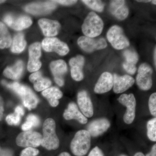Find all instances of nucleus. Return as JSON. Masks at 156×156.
Masks as SVG:
<instances>
[{
  "label": "nucleus",
  "instance_id": "f257e3e1",
  "mask_svg": "<svg viewBox=\"0 0 156 156\" xmlns=\"http://www.w3.org/2000/svg\"><path fill=\"white\" fill-rule=\"evenodd\" d=\"M2 83L17 93L21 98L23 105L29 110H30L37 107L39 102L38 99L28 87L21 85L17 82L8 84L5 81H2Z\"/></svg>",
  "mask_w": 156,
  "mask_h": 156
},
{
  "label": "nucleus",
  "instance_id": "f03ea898",
  "mask_svg": "<svg viewBox=\"0 0 156 156\" xmlns=\"http://www.w3.org/2000/svg\"><path fill=\"white\" fill-rule=\"evenodd\" d=\"M41 145L48 150H55L59 146V140L56 133V123L52 119H47L43 124Z\"/></svg>",
  "mask_w": 156,
  "mask_h": 156
},
{
  "label": "nucleus",
  "instance_id": "7ed1b4c3",
  "mask_svg": "<svg viewBox=\"0 0 156 156\" xmlns=\"http://www.w3.org/2000/svg\"><path fill=\"white\" fill-rule=\"evenodd\" d=\"M91 136L87 130L77 131L70 144L72 152L76 156L87 154L91 147Z\"/></svg>",
  "mask_w": 156,
  "mask_h": 156
},
{
  "label": "nucleus",
  "instance_id": "20e7f679",
  "mask_svg": "<svg viewBox=\"0 0 156 156\" xmlns=\"http://www.w3.org/2000/svg\"><path fill=\"white\" fill-rule=\"evenodd\" d=\"M103 27L102 20L95 12H91L85 18L82 29L85 36L94 38L100 35Z\"/></svg>",
  "mask_w": 156,
  "mask_h": 156
},
{
  "label": "nucleus",
  "instance_id": "39448f33",
  "mask_svg": "<svg viewBox=\"0 0 156 156\" xmlns=\"http://www.w3.org/2000/svg\"><path fill=\"white\" fill-rule=\"evenodd\" d=\"M107 38L112 46L116 50H122L130 44L129 40L124 34L122 29L119 26H113L109 29L107 33Z\"/></svg>",
  "mask_w": 156,
  "mask_h": 156
},
{
  "label": "nucleus",
  "instance_id": "423d86ee",
  "mask_svg": "<svg viewBox=\"0 0 156 156\" xmlns=\"http://www.w3.org/2000/svg\"><path fill=\"white\" fill-rule=\"evenodd\" d=\"M41 134L34 131H25L18 134L16 139L17 145L21 147H37L41 145Z\"/></svg>",
  "mask_w": 156,
  "mask_h": 156
},
{
  "label": "nucleus",
  "instance_id": "0eeeda50",
  "mask_svg": "<svg viewBox=\"0 0 156 156\" xmlns=\"http://www.w3.org/2000/svg\"><path fill=\"white\" fill-rule=\"evenodd\" d=\"M152 69L148 64L142 63L140 66L136 76V83L141 90L147 91L151 89L152 86Z\"/></svg>",
  "mask_w": 156,
  "mask_h": 156
},
{
  "label": "nucleus",
  "instance_id": "6e6552de",
  "mask_svg": "<svg viewBox=\"0 0 156 156\" xmlns=\"http://www.w3.org/2000/svg\"><path fill=\"white\" fill-rule=\"evenodd\" d=\"M121 104L126 106L127 110L123 117L124 122L127 124H131L135 119L136 101L133 94H122L118 98Z\"/></svg>",
  "mask_w": 156,
  "mask_h": 156
},
{
  "label": "nucleus",
  "instance_id": "1a4fd4ad",
  "mask_svg": "<svg viewBox=\"0 0 156 156\" xmlns=\"http://www.w3.org/2000/svg\"><path fill=\"white\" fill-rule=\"evenodd\" d=\"M77 43L81 49L87 53H92L95 50H102L107 46L106 40L103 38L95 39L82 36L78 39Z\"/></svg>",
  "mask_w": 156,
  "mask_h": 156
},
{
  "label": "nucleus",
  "instance_id": "9d476101",
  "mask_svg": "<svg viewBox=\"0 0 156 156\" xmlns=\"http://www.w3.org/2000/svg\"><path fill=\"white\" fill-rule=\"evenodd\" d=\"M41 46L46 52H55L60 56L66 55L69 51V48L66 43L53 37H46L44 39Z\"/></svg>",
  "mask_w": 156,
  "mask_h": 156
},
{
  "label": "nucleus",
  "instance_id": "9b49d317",
  "mask_svg": "<svg viewBox=\"0 0 156 156\" xmlns=\"http://www.w3.org/2000/svg\"><path fill=\"white\" fill-rule=\"evenodd\" d=\"M41 44L40 43H35L29 48V59L27 64V69L30 72L37 71L41 67V62L39 58L41 55Z\"/></svg>",
  "mask_w": 156,
  "mask_h": 156
},
{
  "label": "nucleus",
  "instance_id": "f8f14e48",
  "mask_svg": "<svg viewBox=\"0 0 156 156\" xmlns=\"http://www.w3.org/2000/svg\"><path fill=\"white\" fill-rule=\"evenodd\" d=\"M4 21L9 27L16 30L25 29L32 24L30 17L24 15L14 16L11 14H7L4 17Z\"/></svg>",
  "mask_w": 156,
  "mask_h": 156
},
{
  "label": "nucleus",
  "instance_id": "ddd939ff",
  "mask_svg": "<svg viewBox=\"0 0 156 156\" xmlns=\"http://www.w3.org/2000/svg\"><path fill=\"white\" fill-rule=\"evenodd\" d=\"M77 103L80 109L85 117L91 118L93 115V105L87 91L82 90L78 93Z\"/></svg>",
  "mask_w": 156,
  "mask_h": 156
},
{
  "label": "nucleus",
  "instance_id": "4468645a",
  "mask_svg": "<svg viewBox=\"0 0 156 156\" xmlns=\"http://www.w3.org/2000/svg\"><path fill=\"white\" fill-rule=\"evenodd\" d=\"M113 91L116 94L122 93L132 87L135 82L134 78L130 76L125 75L113 76Z\"/></svg>",
  "mask_w": 156,
  "mask_h": 156
},
{
  "label": "nucleus",
  "instance_id": "2eb2a0df",
  "mask_svg": "<svg viewBox=\"0 0 156 156\" xmlns=\"http://www.w3.org/2000/svg\"><path fill=\"white\" fill-rule=\"evenodd\" d=\"M110 127V122L105 118H100L89 123L87 131L91 136L97 137L107 131Z\"/></svg>",
  "mask_w": 156,
  "mask_h": 156
},
{
  "label": "nucleus",
  "instance_id": "dca6fc26",
  "mask_svg": "<svg viewBox=\"0 0 156 156\" xmlns=\"http://www.w3.org/2000/svg\"><path fill=\"white\" fill-rule=\"evenodd\" d=\"M38 24L44 35L47 37L57 35L61 28V25L58 21L45 18L40 19Z\"/></svg>",
  "mask_w": 156,
  "mask_h": 156
},
{
  "label": "nucleus",
  "instance_id": "f3484780",
  "mask_svg": "<svg viewBox=\"0 0 156 156\" xmlns=\"http://www.w3.org/2000/svg\"><path fill=\"white\" fill-rule=\"evenodd\" d=\"M85 63V58L83 56L78 55L71 58L69 64L71 66V75L74 80L80 81L83 79V69Z\"/></svg>",
  "mask_w": 156,
  "mask_h": 156
},
{
  "label": "nucleus",
  "instance_id": "a211bd4d",
  "mask_svg": "<svg viewBox=\"0 0 156 156\" xmlns=\"http://www.w3.org/2000/svg\"><path fill=\"white\" fill-rule=\"evenodd\" d=\"M113 86V77L109 72L103 73L95 84L94 92L101 94L110 91Z\"/></svg>",
  "mask_w": 156,
  "mask_h": 156
},
{
  "label": "nucleus",
  "instance_id": "6ab92c4d",
  "mask_svg": "<svg viewBox=\"0 0 156 156\" xmlns=\"http://www.w3.org/2000/svg\"><path fill=\"white\" fill-rule=\"evenodd\" d=\"M56 2L54 1L46 2L44 3H34L27 6L26 11L33 14H44L50 13L56 9Z\"/></svg>",
  "mask_w": 156,
  "mask_h": 156
},
{
  "label": "nucleus",
  "instance_id": "aec40b11",
  "mask_svg": "<svg viewBox=\"0 0 156 156\" xmlns=\"http://www.w3.org/2000/svg\"><path fill=\"white\" fill-rule=\"evenodd\" d=\"M110 11L117 19L122 20L126 19L129 14V9L125 1H112L111 2Z\"/></svg>",
  "mask_w": 156,
  "mask_h": 156
},
{
  "label": "nucleus",
  "instance_id": "412c9836",
  "mask_svg": "<svg viewBox=\"0 0 156 156\" xmlns=\"http://www.w3.org/2000/svg\"><path fill=\"white\" fill-rule=\"evenodd\" d=\"M66 120L75 119L82 124H87L88 119L79 110L78 106L74 102H71L68 105L63 114Z\"/></svg>",
  "mask_w": 156,
  "mask_h": 156
},
{
  "label": "nucleus",
  "instance_id": "4be33fe9",
  "mask_svg": "<svg viewBox=\"0 0 156 156\" xmlns=\"http://www.w3.org/2000/svg\"><path fill=\"white\" fill-rule=\"evenodd\" d=\"M42 94L48 99L50 105L53 107L58 106L59 104L58 99H60L63 95L62 92L55 87H50L44 90Z\"/></svg>",
  "mask_w": 156,
  "mask_h": 156
},
{
  "label": "nucleus",
  "instance_id": "5701e85b",
  "mask_svg": "<svg viewBox=\"0 0 156 156\" xmlns=\"http://www.w3.org/2000/svg\"><path fill=\"white\" fill-rule=\"evenodd\" d=\"M23 70V62L21 60H19L13 66L6 68L3 72V74L9 79L17 80L21 77Z\"/></svg>",
  "mask_w": 156,
  "mask_h": 156
},
{
  "label": "nucleus",
  "instance_id": "b1692460",
  "mask_svg": "<svg viewBox=\"0 0 156 156\" xmlns=\"http://www.w3.org/2000/svg\"><path fill=\"white\" fill-rule=\"evenodd\" d=\"M50 68L54 78L63 79V76L67 72V65L61 59L52 62L50 64Z\"/></svg>",
  "mask_w": 156,
  "mask_h": 156
},
{
  "label": "nucleus",
  "instance_id": "393cba45",
  "mask_svg": "<svg viewBox=\"0 0 156 156\" xmlns=\"http://www.w3.org/2000/svg\"><path fill=\"white\" fill-rule=\"evenodd\" d=\"M26 45V41L23 34H17L14 37L12 41L11 48V52L15 53H21L25 49Z\"/></svg>",
  "mask_w": 156,
  "mask_h": 156
},
{
  "label": "nucleus",
  "instance_id": "a878e982",
  "mask_svg": "<svg viewBox=\"0 0 156 156\" xmlns=\"http://www.w3.org/2000/svg\"><path fill=\"white\" fill-rule=\"evenodd\" d=\"M12 41L11 35L6 26L0 22V49L11 47Z\"/></svg>",
  "mask_w": 156,
  "mask_h": 156
},
{
  "label": "nucleus",
  "instance_id": "bb28decb",
  "mask_svg": "<svg viewBox=\"0 0 156 156\" xmlns=\"http://www.w3.org/2000/svg\"><path fill=\"white\" fill-rule=\"evenodd\" d=\"M34 87L35 90L37 92L44 91L48 89L51 86V81L48 78L41 76L34 82Z\"/></svg>",
  "mask_w": 156,
  "mask_h": 156
},
{
  "label": "nucleus",
  "instance_id": "cd10ccee",
  "mask_svg": "<svg viewBox=\"0 0 156 156\" xmlns=\"http://www.w3.org/2000/svg\"><path fill=\"white\" fill-rule=\"evenodd\" d=\"M147 135L149 139L152 141L156 140V118L150 120L147 123Z\"/></svg>",
  "mask_w": 156,
  "mask_h": 156
},
{
  "label": "nucleus",
  "instance_id": "c85d7f7f",
  "mask_svg": "<svg viewBox=\"0 0 156 156\" xmlns=\"http://www.w3.org/2000/svg\"><path fill=\"white\" fill-rule=\"evenodd\" d=\"M123 56L126 59L125 62L128 64L136 65V63L138 61V55L134 50H125L123 52Z\"/></svg>",
  "mask_w": 156,
  "mask_h": 156
},
{
  "label": "nucleus",
  "instance_id": "c756f323",
  "mask_svg": "<svg viewBox=\"0 0 156 156\" xmlns=\"http://www.w3.org/2000/svg\"><path fill=\"white\" fill-rule=\"evenodd\" d=\"M82 2L86 4L90 9L98 12H102L104 9V4L101 1L83 0Z\"/></svg>",
  "mask_w": 156,
  "mask_h": 156
},
{
  "label": "nucleus",
  "instance_id": "7c9ffc66",
  "mask_svg": "<svg viewBox=\"0 0 156 156\" xmlns=\"http://www.w3.org/2000/svg\"><path fill=\"white\" fill-rule=\"evenodd\" d=\"M21 115L14 112L12 114L8 115L6 118V121L10 126H17L20 122Z\"/></svg>",
  "mask_w": 156,
  "mask_h": 156
},
{
  "label": "nucleus",
  "instance_id": "2f4dec72",
  "mask_svg": "<svg viewBox=\"0 0 156 156\" xmlns=\"http://www.w3.org/2000/svg\"><path fill=\"white\" fill-rule=\"evenodd\" d=\"M149 108L151 114L154 117L156 116V93H153L149 99Z\"/></svg>",
  "mask_w": 156,
  "mask_h": 156
},
{
  "label": "nucleus",
  "instance_id": "473e14b6",
  "mask_svg": "<svg viewBox=\"0 0 156 156\" xmlns=\"http://www.w3.org/2000/svg\"><path fill=\"white\" fill-rule=\"evenodd\" d=\"M40 153L38 150L34 147H26L21 152L20 156H37Z\"/></svg>",
  "mask_w": 156,
  "mask_h": 156
},
{
  "label": "nucleus",
  "instance_id": "72a5a7b5",
  "mask_svg": "<svg viewBox=\"0 0 156 156\" xmlns=\"http://www.w3.org/2000/svg\"><path fill=\"white\" fill-rule=\"evenodd\" d=\"M29 123L33 128L39 126L40 124V121L38 117L35 115L30 114L27 118V121Z\"/></svg>",
  "mask_w": 156,
  "mask_h": 156
},
{
  "label": "nucleus",
  "instance_id": "f704fd0d",
  "mask_svg": "<svg viewBox=\"0 0 156 156\" xmlns=\"http://www.w3.org/2000/svg\"><path fill=\"white\" fill-rule=\"evenodd\" d=\"M123 67L125 70L130 74L134 75L136 73V65L128 64V63H126L125 62L123 63Z\"/></svg>",
  "mask_w": 156,
  "mask_h": 156
},
{
  "label": "nucleus",
  "instance_id": "c9c22d12",
  "mask_svg": "<svg viewBox=\"0 0 156 156\" xmlns=\"http://www.w3.org/2000/svg\"><path fill=\"white\" fill-rule=\"evenodd\" d=\"M88 156H104L103 152L98 147L93 148L89 153Z\"/></svg>",
  "mask_w": 156,
  "mask_h": 156
},
{
  "label": "nucleus",
  "instance_id": "e433bc0d",
  "mask_svg": "<svg viewBox=\"0 0 156 156\" xmlns=\"http://www.w3.org/2000/svg\"><path fill=\"white\" fill-rule=\"evenodd\" d=\"M13 152L9 149L0 147V156H13Z\"/></svg>",
  "mask_w": 156,
  "mask_h": 156
},
{
  "label": "nucleus",
  "instance_id": "4c0bfd02",
  "mask_svg": "<svg viewBox=\"0 0 156 156\" xmlns=\"http://www.w3.org/2000/svg\"><path fill=\"white\" fill-rule=\"evenodd\" d=\"M42 76V73L41 72L37 71L30 75L29 77V80L32 83H34L37 79Z\"/></svg>",
  "mask_w": 156,
  "mask_h": 156
},
{
  "label": "nucleus",
  "instance_id": "58836bf2",
  "mask_svg": "<svg viewBox=\"0 0 156 156\" xmlns=\"http://www.w3.org/2000/svg\"><path fill=\"white\" fill-rule=\"evenodd\" d=\"M56 3H59L63 5H74L77 2V1H54Z\"/></svg>",
  "mask_w": 156,
  "mask_h": 156
},
{
  "label": "nucleus",
  "instance_id": "ea45409f",
  "mask_svg": "<svg viewBox=\"0 0 156 156\" xmlns=\"http://www.w3.org/2000/svg\"><path fill=\"white\" fill-rule=\"evenodd\" d=\"M4 112V101L2 98L0 96V121L2 119Z\"/></svg>",
  "mask_w": 156,
  "mask_h": 156
},
{
  "label": "nucleus",
  "instance_id": "a19ab883",
  "mask_svg": "<svg viewBox=\"0 0 156 156\" xmlns=\"http://www.w3.org/2000/svg\"><path fill=\"white\" fill-rule=\"evenodd\" d=\"M54 80L56 84L59 87H62L64 84V79L60 78H54Z\"/></svg>",
  "mask_w": 156,
  "mask_h": 156
},
{
  "label": "nucleus",
  "instance_id": "79ce46f5",
  "mask_svg": "<svg viewBox=\"0 0 156 156\" xmlns=\"http://www.w3.org/2000/svg\"><path fill=\"white\" fill-rule=\"evenodd\" d=\"M145 156H156V144L153 146L151 151L149 153L147 154Z\"/></svg>",
  "mask_w": 156,
  "mask_h": 156
},
{
  "label": "nucleus",
  "instance_id": "37998d69",
  "mask_svg": "<svg viewBox=\"0 0 156 156\" xmlns=\"http://www.w3.org/2000/svg\"><path fill=\"white\" fill-rule=\"evenodd\" d=\"M15 112L21 115V116L23 115L24 114V112L23 108L22 107L20 106H17L16 108H15Z\"/></svg>",
  "mask_w": 156,
  "mask_h": 156
},
{
  "label": "nucleus",
  "instance_id": "c03bdc74",
  "mask_svg": "<svg viewBox=\"0 0 156 156\" xmlns=\"http://www.w3.org/2000/svg\"><path fill=\"white\" fill-rule=\"evenodd\" d=\"M58 156H71L69 153L67 152H63L59 154Z\"/></svg>",
  "mask_w": 156,
  "mask_h": 156
},
{
  "label": "nucleus",
  "instance_id": "a18cd8bd",
  "mask_svg": "<svg viewBox=\"0 0 156 156\" xmlns=\"http://www.w3.org/2000/svg\"><path fill=\"white\" fill-rule=\"evenodd\" d=\"M156 48H155L154 50V62L155 66L156 65Z\"/></svg>",
  "mask_w": 156,
  "mask_h": 156
},
{
  "label": "nucleus",
  "instance_id": "49530a36",
  "mask_svg": "<svg viewBox=\"0 0 156 156\" xmlns=\"http://www.w3.org/2000/svg\"><path fill=\"white\" fill-rule=\"evenodd\" d=\"M134 156H145L144 154H143L142 153V152H137L135 154H134Z\"/></svg>",
  "mask_w": 156,
  "mask_h": 156
},
{
  "label": "nucleus",
  "instance_id": "de8ad7c7",
  "mask_svg": "<svg viewBox=\"0 0 156 156\" xmlns=\"http://www.w3.org/2000/svg\"><path fill=\"white\" fill-rule=\"evenodd\" d=\"M137 2H151V1H150V0H149V1H137Z\"/></svg>",
  "mask_w": 156,
  "mask_h": 156
},
{
  "label": "nucleus",
  "instance_id": "09e8293b",
  "mask_svg": "<svg viewBox=\"0 0 156 156\" xmlns=\"http://www.w3.org/2000/svg\"><path fill=\"white\" fill-rule=\"evenodd\" d=\"M152 3H153V4H154V5H156V1L155 0V1H152Z\"/></svg>",
  "mask_w": 156,
  "mask_h": 156
},
{
  "label": "nucleus",
  "instance_id": "8fccbe9b",
  "mask_svg": "<svg viewBox=\"0 0 156 156\" xmlns=\"http://www.w3.org/2000/svg\"><path fill=\"white\" fill-rule=\"evenodd\" d=\"M5 2V1H1V0H0V4Z\"/></svg>",
  "mask_w": 156,
  "mask_h": 156
},
{
  "label": "nucleus",
  "instance_id": "3c124183",
  "mask_svg": "<svg viewBox=\"0 0 156 156\" xmlns=\"http://www.w3.org/2000/svg\"><path fill=\"white\" fill-rule=\"evenodd\" d=\"M119 156H127L125 155H120Z\"/></svg>",
  "mask_w": 156,
  "mask_h": 156
}]
</instances>
